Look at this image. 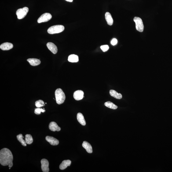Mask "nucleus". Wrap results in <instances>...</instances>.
<instances>
[{
    "label": "nucleus",
    "instance_id": "0eeeda50",
    "mask_svg": "<svg viewBox=\"0 0 172 172\" xmlns=\"http://www.w3.org/2000/svg\"><path fill=\"white\" fill-rule=\"evenodd\" d=\"M42 164L41 168L42 171L43 172H48L49 171V162L47 160L43 159L41 161Z\"/></svg>",
    "mask_w": 172,
    "mask_h": 172
},
{
    "label": "nucleus",
    "instance_id": "dca6fc26",
    "mask_svg": "<svg viewBox=\"0 0 172 172\" xmlns=\"http://www.w3.org/2000/svg\"><path fill=\"white\" fill-rule=\"evenodd\" d=\"M105 17L106 20L108 25H112L113 23V20L111 14L109 12H107L105 13Z\"/></svg>",
    "mask_w": 172,
    "mask_h": 172
},
{
    "label": "nucleus",
    "instance_id": "393cba45",
    "mask_svg": "<svg viewBox=\"0 0 172 172\" xmlns=\"http://www.w3.org/2000/svg\"><path fill=\"white\" fill-rule=\"evenodd\" d=\"M100 48L103 52H105L107 51L109 49V47L107 45H102L100 47Z\"/></svg>",
    "mask_w": 172,
    "mask_h": 172
},
{
    "label": "nucleus",
    "instance_id": "423d86ee",
    "mask_svg": "<svg viewBox=\"0 0 172 172\" xmlns=\"http://www.w3.org/2000/svg\"><path fill=\"white\" fill-rule=\"evenodd\" d=\"M52 17V16L50 13H44L38 19V23H41L47 22L50 20Z\"/></svg>",
    "mask_w": 172,
    "mask_h": 172
},
{
    "label": "nucleus",
    "instance_id": "20e7f679",
    "mask_svg": "<svg viewBox=\"0 0 172 172\" xmlns=\"http://www.w3.org/2000/svg\"><path fill=\"white\" fill-rule=\"evenodd\" d=\"M133 21L136 23V29L140 32H143L144 29V25L141 18L135 17L133 19Z\"/></svg>",
    "mask_w": 172,
    "mask_h": 172
},
{
    "label": "nucleus",
    "instance_id": "412c9836",
    "mask_svg": "<svg viewBox=\"0 0 172 172\" xmlns=\"http://www.w3.org/2000/svg\"><path fill=\"white\" fill-rule=\"evenodd\" d=\"M17 138L18 140L21 143L23 146H27V144H26L25 140L23 139L24 137H23V134H20L18 135L17 136Z\"/></svg>",
    "mask_w": 172,
    "mask_h": 172
},
{
    "label": "nucleus",
    "instance_id": "ddd939ff",
    "mask_svg": "<svg viewBox=\"0 0 172 172\" xmlns=\"http://www.w3.org/2000/svg\"><path fill=\"white\" fill-rule=\"evenodd\" d=\"M82 146L86 149L87 152L89 153L93 152V148L91 144L86 141H84L82 144Z\"/></svg>",
    "mask_w": 172,
    "mask_h": 172
},
{
    "label": "nucleus",
    "instance_id": "bb28decb",
    "mask_svg": "<svg viewBox=\"0 0 172 172\" xmlns=\"http://www.w3.org/2000/svg\"><path fill=\"white\" fill-rule=\"evenodd\" d=\"M65 1L69 2H72L73 0H65Z\"/></svg>",
    "mask_w": 172,
    "mask_h": 172
},
{
    "label": "nucleus",
    "instance_id": "4468645a",
    "mask_svg": "<svg viewBox=\"0 0 172 172\" xmlns=\"http://www.w3.org/2000/svg\"><path fill=\"white\" fill-rule=\"evenodd\" d=\"M71 161L69 160L63 161L60 165L59 168L61 170H64L71 164Z\"/></svg>",
    "mask_w": 172,
    "mask_h": 172
},
{
    "label": "nucleus",
    "instance_id": "9b49d317",
    "mask_svg": "<svg viewBox=\"0 0 172 172\" xmlns=\"http://www.w3.org/2000/svg\"><path fill=\"white\" fill-rule=\"evenodd\" d=\"M49 129L52 131H59L61 130V128L55 122H51L49 126Z\"/></svg>",
    "mask_w": 172,
    "mask_h": 172
},
{
    "label": "nucleus",
    "instance_id": "a211bd4d",
    "mask_svg": "<svg viewBox=\"0 0 172 172\" xmlns=\"http://www.w3.org/2000/svg\"><path fill=\"white\" fill-rule=\"evenodd\" d=\"M109 93L111 96L116 99H121L122 98V95L121 93H118L115 90H110Z\"/></svg>",
    "mask_w": 172,
    "mask_h": 172
},
{
    "label": "nucleus",
    "instance_id": "39448f33",
    "mask_svg": "<svg viewBox=\"0 0 172 172\" xmlns=\"http://www.w3.org/2000/svg\"><path fill=\"white\" fill-rule=\"evenodd\" d=\"M28 8L27 7L18 9L16 13L18 19H23L25 17L28 13Z\"/></svg>",
    "mask_w": 172,
    "mask_h": 172
},
{
    "label": "nucleus",
    "instance_id": "6ab92c4d",
    "mask_svg": "<svg viewBox=\"0 0 172 172\" xmlns=\"http://www.w3.org/2000/svg\"><path fill=\"white\" fill-rule=\"evenodd\" d=\"M68 61L71 63H77L79 61V58L78 56L76 55L72 54L69 56Z\"/></svg>",
    "mask_w": 172,
    "mask_h": 172
},
{
    "label": "nucleus",
    "instance_id": "7ed1b4c3",
    "mask_svg": "<svg viewBox=\"0 0 172 172\" xmlns=\"http://www.w3.org/2000/svg\"><path fill=\"white\" fill-rule=\"evenodd\" d=\"M64 29V27L63 25H55L49 27L48 30V32L50 34L59 33L62 32Z\"/></svg>",
    "mask_w": 172,
    "mask_h": 172
},
{
    "label": "nucleus",
    "instance_id": "1a4fd4ad",
    "mask_svg": "<svg viewBox=\"0 0 172 172\" xmlns=\"http://www.w3.org/2000/svg\"><path fill=\"white\" fill-rule=\"evenodd\" d=\"M46 140L51 145L56 146L58 145L59 141L55 138L50 136H47L46 137Z\"/></svg>",
    "mask_w": 172,
    "mask_h": 172
},
{
    "label": "nucleus",
    "instance_id": "cd10ccee",
    "mask_svg": "<svg viewBox=\"0 0 172 172\" xmlns=\"http://www.w3.org/2000/svg\"><path fill=\"white\" fill-rule=\"evenodd\" d=\"M11 169V168H9V169Z\"/></svg>",
    "mask_w": 172,
    "mask_h": 172
},
{
    "label": "nucleus",
    "instance_id": "9d476101",
    "mask_svg": "<svg viewBox=\"0 0 172 172\" xmlns=\"http://www.w3.org/2000/svg\"><path fill=\"white\" fill-rule=\"evenodd\" d=\"M48 49L54 54H56L57 53L58 49L57 47L54 44L51 42H49L47 44Z\"/></svg>",
    "mask_w": 172,
    "mask_h": 172
},
{
    "label": "nucleus",
    "instance_id": "f03ea898",
    "mask_svg": "<svg viewBox=\"0 0 172 172\" xmlns=\"http://www.w3.org/2000/svg\"><path fill=\"white\" fill-rule=\"evenodd\" d=\"M56 102L57 104H61L64 103L65 100V95L64 92L61 88H58L55 92Z\"/></svg>",
    "mask_w": 172,
    "mask_h": 172
},
{
    "label": "nucleus",
    "instance_id": "f257e3e1",
    "mask_svg": "<svg viewBox=\"0 0 172 172\" xmlns=\"http://www.w3.org/2000/svg\"><path fill=\"white\" fill-rule=\"evenodd\" d=\"M13 156L11 152L7 148H3L0 151V163L4 166H9L11 168L13 166Z\"/></svg>",
    "mask_w": 172,
    "mask_h": 172
},
{
    "label": "nucleus",
    "instance_id": "b1692460",
    "mask_svg": "<svg viewBox=\"0 0 172 172\" xmlns=\"http://www.w3.org/2000/svg\"><path fill=\"white\" fill-rule=\"evenodd\" d=\"M45 110L44 108L43 109L40 108H38L35 109L34 110V113L36 115H39L41 114V112L44 113L45 112Z\"/></svg>",
    "mask_w": 172,
    "mask_h": 172
},
{
    "label": "nucleus",
    "instance_id": "4be33fe9",
    "mask_svg": "<svg viewBox=\"0 0 172 172\" xmlns=\"http://www.w3.org/2000/svg\"><path fill=\"white\" fill-rule=\"evenodd\" d=\"M25 141L26 144H32L33 141L32 136L30 134H27L25 136Z\"/></svg>",
    "mask_w": 172,
    "mask_h": 172
},
{
    "label": "nucleus",
    "instance_id": "5701e85b",
    "mask_svg": "<svg viewBox=\"0 0 172 172\" xmlns=\"http://www.w3.org/2000/svg\"><path fill=\"white\" fill-rule=\"evenodd\" d=\"M35 105L37 108H40L44 106L45 104L43 100H39L35 102Z\"/></svg>",
    "mask_w": 172,
    "mask_h": 172
},
{
    "label": "nucleus",
    "instance_id": "a878e982",
    "mask_svg": "<svg viewBox=\"0 0 172 172\" xmlns=\"http://www.w3.org/2000/svg\"><path fill=\"white\" fill-rule=\"evenodd\" d=\"M117 40L116 39H115V38H114V39H113L111 41V44L113 45V46H114V45H115L117 43Z\"/></svg>",
    "mask_w": 172,
    "mask_h": 172
},
{
    "label": "nucleus",
    "instance_id": "f8f14e48",
    "mask_svg": "<svg viewBox=\"0 0 172 172\" xmlns=\"http://www.w3.org/2000/svg\"><path fill=\"white\" fill-rule=\"evenodd\" d=\"M13 47V44L9 42H5L1 45L0 48L3 50H8L12 49Z\"/></svg>",
    "mask_w": 172,
    "mask_h": 172
},
{
    "label": "nucleus",
    "instance_id": "6e6552de",
    "mask_svg": "<svg viewBox=\"0 0 172 172\" xmlns=\"http://www.w3.org/2000/svg\"><path fill=\"white\" fill-rule=\"evenodd\" d=\"M84 93L82 91L80 90L76 91L74 93V98L76 100H81L84 97Z\"/></svg>",
    "mask_w": 172,
    "mask_h": 172
},
{
    "label": "nucleus",
    "instance_id": "f3484780",
    "mask_svg": "<svg viewBox=\"0 0 172 172\" xmlns=\"http://www.w3.org/2000/svg\"><path fill=\"white\" fill-rule=\"evenodd\" d=\"M27 60L30 64L33 66L38 65L41 64V61L40 60L37 59L29 58Z\"/></svg>",
    "mask_w": 172,
    "mask_h": 172
},
{
    "label": "nucleus",
    "instance_id": "aec40b11",
    "mask_svg": "<svg viewBox=\"0 0 172 172\" xmlns=\"http://www.w3.org/2000/svg\"><path fill=\"white\" fill-rule=\"evenodd\" d=\"M104 104L106 107L112 109H116L118 108L117 106L110 101H107L104 103Z\"/></svg>",
    "mask_w": 172,
    "mask_h": 172
},
{
    "label": "nucleus",
    "instance_id": "2eb2a0df",
    "mask_svg": "<svg viewBox=\"0 0 172 172\" xmlns=\"http://www.w3.org/2000/svg\"><path fill=\"white\" fill-rule=\"evenodd\" d=\"M77 119L78 122L83 126H85L86 125V123L85 121L83 115L81 113H79L77 115Z\"/></svg>",
    "mask_w": 172,
    "mask_h": 172
}]
</instances>
